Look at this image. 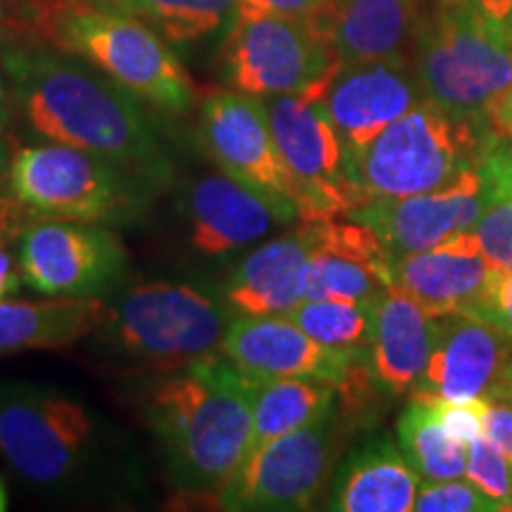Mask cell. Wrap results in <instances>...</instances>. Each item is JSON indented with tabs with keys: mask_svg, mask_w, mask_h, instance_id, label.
Listing matches in <instances>:
<instances>
[{
	"mask_svg": "<svg viewBox=\"0 0 512 512\" xmlns=\"http://www.w3.org/2000/svg\"><path fill=\"white\" fill-rule=\"evenodd\" d=\"M482 320H489L512 335V271H498L484 304Z\"/></svg>",
	"mask_w": 512,
	"mask_h": 512,
	"instance_id": "obj_36",
	"label": "cell"
},
{
	"mask_svg": "<svg viewBox=\"0 0 512 512\" xmlns=\"http://www.w3.org/2000/svg\"><path fill=\"white\" fill-rule=\"evenodd\" d=\"M98 297H50L43 302H0V356L60 349L91 335L105 320Z\"/></svg>",
	"mask_w": 512,
	"mask_h": 512,
	"instance_id": "obj_24",
	"label": "cell"
},
{
	"mask_svg": "<svg viewBox=\"0 0 512 512\" xmlns=\"http://www.w3.org/2000/svg\"><path fill=\"white\" fill-rule=\"evenodd\" d=\"M98 427L72 396L34 384H0V458L38 489H62L86 470Z\"/></svg>",
	"mask_w": 512,
	"mask_h": 512,
	"instance_id": "obj_8",
	"label": "cell"
},
{
	"mask_svg": "<svg viewBox=\"0 0 512 512\" xmlns=\"http://www.w3.org/2000/svg\"><path fill=\"white\" fill-rule=\"evenodd\" d=\"M508 510H512V489H510V503H508Z\"/></svg>",
	"mask_w": 512,
	"mask_h": 512,
	"instance_id": "obj_46",
	"label": "cell"
},
{
	"mask_svg": "<svg viewBox=\"0 0 512 512\" xmlns=\"http://www.w3.org/2000/svg\"><path fill=\"white\" fill-rule=\"evenodd\" d=\"M27 124L50 143L93 152L152 192L174 176L162 138L140 98L81 57L8 43L0 55Z\"/></svg>",
	"mask_w": 512,
	"mask_h": 512,
	"instance_id": "obj_1",
	"label": "cell"
},
{
	"mask_svg": "<svg viewBox=\"0 0 512 512\" xmlns=\"http://www.w3.org/2000/svg\"><path fill=\"white\" fill-rule=\"evenodd\" d=\"M491 202L494 200L479 164L444 190L411 197H380L351 209L347 219L373 230L392 259H396L439 247L460 233L475 230Z\"/></svg>",
	"mask_w": 512,
	"mask_h": 512,
	"instance_id": "obj_14",
	"label": "cell"
},
{
	"mask_svg": "<svg viewBox=\"0 0 512 512\" xmlns=\"http://www.w3.org/2000/svg\"><path fill=\"white\" fill-rule=\"evenodd\" d=\"M176 486L214 494L252 451L249 377L228 358L204 356L159 382L145 408Z\"/></svg>",
	"mask_w": 512,
	"mask_h": 512,
	"instance_id": "obj_3",
	"label": "cell"
},
{
	"mask_svg": "<svg viewBox=\"0 0 512 512\" xmlns=\"http://www.w3.org/2000/svg\"><path fill=\"white\" fill-rule=\"evenodd\" d=\"M418 512H498V505L470 479H422L415 496Z\"/></svg>",
	"mask_w": 512,
	"mask_h": 512,
	"instance_id": "obj_30",
	"label": "cell"
},
{
	"mask_svg": "<svg viewBox=\"0 0 512 512\" xmlns=\"http://www.w3.org/2000/svg\"><path fill=\"white\" fill-rule=\"evenodd\" d=\"M12 152L15 150H10V145L0 138V202L12 197V183H10Z\"/></svg>",
	"mask_w": 512,
	"mask_h": 512,
	"instance_id": "obj_40",
	"label": "cell"
},
{
	"mask_svg": "<svg viewBox=\"0 0 512 512\" xmlns=\"http://www.w3.org/2000/svg\"><path fill=\"white\" fill-rule=\"evenodd\" d=\"M465 477L479 491H484L498 505V510H508L512 489V460L503 456L484 434L467 444Z\"/></svg>",
	"mask_w": 512,
	"mask_h": 512,
	"instance_id": "obj_29",
	"label": "cell"
},
{
	"mask_svg": "<svg viewBox=\"0 0 512 512\" xmlns=\"http://www.w3.org/2000/svg\"><path fill=\"white\" fill-rule=\"evenodd\" d=\"M249 377L252 448L302 430L337 406L335 384L306 377Z\"/></svg>",
	"mask_w": 512,
	"mask_h": 512,
	"instance_id": "obj_25",
	"label": "cell"
},
{
	"mask_svg": "<svg viewBox=\"0 0 512 512\" xmlns=\"http://www.w3.org/2000/svg\"><path fill=\"white\" fill-rule=\"evenodd\" d=\"M415 76L451 117L484 119L512 86V43L465 0H437L415 31Z\"/></svg>",
	"mask_w": 512,
	"mask_h": 512,
	"instance_id": "obj_5",
	"label": "cell"
},
{
	"mask_svg": "<svg viewBox=\"0 0 512 512\" xmlns=\"http://www.w3.org/2000/svg\"><path fill=\"white\" fill-rule=\"evenodd\" d=\"M498 143L501 138L484 119L451 117L422 100L349 159V176L366 202L422 195L456 183Z\"/></svg>",
	"mask_w": 512,
	"mask_h": 512,
	"instance_id": "obj_4",
	"label": "cell"
},
{
	"mask_svg": "<svg viewBox=\"0 0 512 512\" xmlns=\"http://www.w3.org/2000/svg\"><path fill=\"white\" fill-rule=\"evenodd\" d=\"M197 140L223 174L261 192L299 219L297 185L275 145L264 98L240 91L209 93L202 102Z\"/></svg>",
	"mask_w": 512,
	"mask_h": 512,
	"instance_id": "obj_13",
	"label": "cell"
},
{
	"mask_svg": "<svg viewBox=\"0 0 512 512\" xmlns=\"http://www.w3.org/2000/svg\"><path fill=\"white\" fill-rule=\"evenodd\" d=\"M512 358V335L467 313L434 316L432 351L411 396L470 401L494 392Z\"/></svg>",
	"mask_w": 512,
	"mask_h": 512,
	"instance_id": "obj_16",
	"label": "cell"
},
{
	"mask_svg": "<svg viewBox=\"0 0 512 512\" xmlns=\"http://www.w3.org/2000/svg\"><path fill=\"white\" fill-rule=\"evenodd\" d=\"M484 399V437L512 460V396L491 392Z\"/></svg>",
	"mask_w": 512,
	"mask_h": 512,
	"instance_id": "obj_34",
	"label": "cell"
},
{
	"mask_svg": "<svg viewBox=\"0 0 512 512\" xmlns=\"http://www.w3.org/2000/svg\"><path fill=\"white\" fill-rule=\"evenodd\" d=\"M24 283L46 297L93 299L126 273V249L100 223L36 216L19 235Z\"/></svg>",
	"mask_w": 512,
	"mask_h": 512,
	"instance_id": "obj_12",
	"label": "cell"
},
{
	"mask_svg": "<svg viewBox=\"0 0 512 512\" xmlns=\"http://www.w3.org/2000/svg\"><path fill=\"white\" fill-rule=\"evenodd\" d=\"M228 304L188 283H147L128 290L100 328L112 351L174 373L223 344Z\"/></svg>",
	"mask_w": 512,
	"mask_h": 512,
	"instance_id": "obj_6",
	"label": "cell"
},
{
	"mask_svg": "<svg viewBox=\"0 0 512 512\" xmlns=\"http://www.w3.org/2000/svg\"><path fill=\"white\" fill-rule=\"evenodd\" d=\"M432 325V313L399 287H389L373 304V332L363 363L382 394L413 392L430 361Z\"/></svg>",
	"mask_w": 512,
	"mask_h": 512,
	"instance_id": "obj_20",
	"label": "cell"
},
{
	"mask_svg": "<svg viewBox=\"0 0 512 512\" xmlns=\"http://www.w3.org/2000/svg\"><path fill=\"white\" fill-rule=\"evenodd\" d=\"M5 36L86 60L157 110L183 114L195 86L162 34L136 15L76 0H12Z\"/></svg>",
	"mask_w": 512,
	"mask_h": 512,
	"instance_id": "obj_2",
	"label": "cell"
},
{
	"mask_svg": "<svg viewBox=\"0 0 512 512\" xmlns=\"http://www.w3.org/2000/svg\"><path fill=\"white\" fill-rule=\"evenodd\" d=\"M223 356L252 377H306L339 387L363 354H347L316 342L285 316L230 320Z\"/></svg>",
	"mask_w": 512,
	"mask_h": 512,
	"instance_id": "obj_17",
	"label": "cell"
},
{
	"mask_svg": "<svg viewBox=\"0 0 512 512\" xmlns=\"http://www.w3.org/2000/svg\"><path fill=\"white\" fill-rule=\"evenodd\" d=\"M422 100L425 93L408 60H373L342 64L316 102L354 159Z\"/></svg>",
	"mask_w": 512,
	"mask_h": 512,
	"instance_id": "obj_15",
	"label": "cell"
},
{
	"mask_svg": "<svg viewBox=\"0 0 512 512\" xmlns=\"http://www.w3.org/2000/svg\"><path fill=\"white\" fill-rule=\"evenodd\" d=\"M418 22L415 0H335L323 31L344 64L408 60Z\"/></svg>",
	"mask_w": 512,
	"mask_h": 512,
	"instance_id": "obj_23",
	"label": "cell"
},
{
	"mask_svg": "<svg viewBox=\"0 0 512 512\" xmlns=\"http://www.w3.org/2000/svg\"><path fill=\"white\" fill-rule=\"evenodd\" d=\"M498 271L484 256L475 230H467L439 247L396 256L392 285L418 299L432 316L467 313L482 318Z\"/></svg>",
	"mask_w": 512,
	"mask_h": 512,
	"instance_id": "obj_18",
	"label": "cell"
},
{
	"mask_svg": "<svg viewBox=\"0 0 512 512\" xmlns=\"http://www.w3.org/2000/svg\"><path fill=\"white\" fill-rule=\"evenodd\" d=\"M190 242L204 256H228L299 221L268 197L228 174L200 178L185 197Z\"/></svg>",
	"mask_w": 512,
	"mask_h": 512,
	"instance_id": "obj_19",
	"label": "cell"
},
{
	"mask_svg": "<svg viewBox=\"0 0 512 512\" xmlns=\"http://www.w3.org/2000/svg\"><path fill=\"white\" fill-rule=\"evenodd\" d=\"M373 304L351 299H302L283 316L325 347L366 354L373 332Z\"/></svg>",
	"mask_w": 512,
	"mask_h": 512,
	"instance_id": "obj_27",
	"label": "cell"
},
{
	"mask_svg": "<svg viewBox=\"0 0 512 512\" xmlns=\"http://www.w3.org/2000/svg\"><path fill=\"white\" fill-rule=\"evenodd\" d=\"M332 5H335V0H238L235 19L278 15L309 19L320 27L328 19Z\"/></svg>",
	"mask_w": 512,
	"mask_h": 512,
	"instance_id": "obj_33",
	"label": "cell"
},
{
	"mask_svg": "<svg viewBox=\"0 0 512 512\" xmlns=\"http://www.w3.org/2000/svg\"><path fill=\"white\" fill-rule=\"evenodd\" d=\"M313 252L306 223L249 252L223 285L228 309L240 316H283L304 299V275Z\"/></svg>",
	"mask_w": 512,
	"mask_h": 512,
	"instance_id": "obj_21",
	"label": "cell"
},
{
	"mask_svg": "<svg viewBox=\"0 0 512 512\" xmlns=\"http://www.w3.org/2000/svg\"><path fill=\"white\" fill-rule=\"evenodd\" d=\"M479 12L489 27L512 43V0H465Z\"/></svg>",
	"mask_w": 512,
	"mask_h": 512,
	"instance_id": "obj_38",
	"label": "cell"
},
{
	"mask_svg": "<svg viewBox=\"0 0 512 512\" xmlns=\"http://www.w3.org/2000/svg\"><path fill=\"white\" fill-rule=\"evenodd\" d=\"M0 22H3V0H0Z\"/></svg>",
	"mask_w": 512,
	"mask_h": 512,
	"instance_id": "obj_45",
	"label": "cell"
},
{
	"mask_svg": "<svg viewBox=\"0 0 512 512\" xmlns=\"http://www.w3.org/2000/svg\"><path fill=\"white\" fill-rule=\"evenodd\" d=\"M264 105L275 145L297 185L299 221L335 219L361 207L366 200L349 176L347 147L323 107L304 95H268Z\"/></svg>",
	"mask_w": 512,
	"mask_h": 512,
	"instance_id": "obj_11",
	"label": "cell"
},
{
	"mask_svg": "<svg viewBox=\"0 0 512 512\" xmlns=\"http://www.w3.org/2000/svg\"><path fill=\"white\" fill-rule=\"evenodd\" d=\"M238 0H126L128 15L155 27L169 43H195L233 24Z\"/></svg>",
	"mask_w": 512,
	"mask_h": 512,
	"instance_id": "obj_28",
	"label": "cell"
},
{
	"mask_svg": "<svg viewBox=\"0 0 512 512\" xmlns=\"http://www.w3.org/2000/svg\"><path fill=\"white\" fill-rule=\"evenodd\" d=\"M339 441L342 411L332 408L302 430L252 448L219 498L223 510L294 512L309 510L330 482Z\"/></svg>",
	"mask_w": 512,
	"mask_h": 512,
	"instance_id": "obj_10",
	"label": "cell"
},
{
	"mask_svg": "<svg viewBox=\"0 0 512 512\" xmlns=\"http://www.w3.org/2000/svg\"><path fill=\"white\" fill-rule=\"evenodd\" d=\"M34 219V211L24 207L15 195L0 202V247H10L12 242L19 240V235Z\"/></svg>",
	"mask_w": 512,
	"mask_h": 512,
	"instance_id": "obj_37",
	"label": "cell"
},
{
	"mask_svg": "<svg viewBox=\"0 0 512 512\" xmlns=\"http://www.w3.org/2000/svg\"><path fill=\"white\" fill-rule=\"evenodd\" d=\"M5 3H12V0H5Z\"/></svg>",
	"mask_w": 512,
	"mask_h": 512,
	"instance_id": "obj_47",
	"label": "cell"
},
{
	"mask_svg": "<svg viewBox=\"0 0 512 512\" xmlns=\"http://www.w3.org/2000/svg\"><path fill=\"white\" fill-rule=\"evenodd\" d=\"M475 235L491 264L501 271H512V197H496L484 209Z\"/></svg>",
	"mask_w": 512,
	"mask_h": 512,
	"instance_id": "obj_31",
	"label": "cell"
},
{
	"mask_svg": "<svg viewBox=\"0 0 512 512\" xmlns=\"http://www.w3.org/2000/svg\"><path fill=\"white\" fill-rule=\"evenodd\" d=\"M8 119H10V93H8V86H5V81L0 79V133H3Z\"/></svg>",
	"mask_w": 512,
	"mask_h": 512,
	"instance_id": "obj_41",
	"label": "cell"
},
{
	"mask_svg": "<svg viewBox=\"0 0 512 512\" xmlns=\"http://www.w3.org/2000/svg\"><path fill=\"white\" fill-rule=\"evenodd\" d=\"M22 280L24 275L22 266H19V259H15V256L8 252V247H0V302L19 292Z\"/></svg>",
	"mask_w": 512,
	"mask_h": 512,
	"instance_id": "obj_39",
	"label": "cell"
},
{
	"mask_svg": "<svg viewBox=\"0 0 512 512\" xmlns=\"http://www.w3.org/2000/svg\"><path fill=\"white\" fill-rule=\"evenodd\" d=\"M482 171L489 185L491 200L496 197H512V138L498 143L489 157L482 162Z\"/></svg>",
	"mask_w": 512,
	"mask_h": 512,
	"instance_id": "obj_35",
	"label": "cell"
},
{
	"mask_svg": "<svg viewBox=\"0 0 512 512\" xmlns=\"http://www.w3.org/2000/svg\"><path fill=\"white\" fill-rule=\"evenodd\" d=\"M432 406L437 415L439 425L444 427L448 437H453L460 444H470L484 434V399L470 401H448V399H430V396H420Z\"/></svg>",
	"mask_w": 512,
	"mask_h": 512,
	"instance_id": "obj_32",
	"label": "cell"
},
{
	"mask_svg": "<svg viewBox=\"0 0 512 512\" xmlns=\"http://www.w3.org/2000/svg\"><path fill=\"white\" fill-rule=\"evenodd\" d=\"M221 60L233 91L256 98L304 95L313 102L344 64L316 24L278 15L233 19Z\"/></svg>",
	"mask_w": 512,
	"mask_h": 512,
	"instance_id": "obj_9",
	"label": "cell"
},
{
	"mask_svg": "<svg viewBox=\"0 0 512 512\" xmlns=\"http://www.w3.org/2000/svg\"><path fill=\"white\" fill-rule=\"evenodd\" d=\"M494 392H503V394H510V396H512V358H510L508 366H505L503 380L498 382V387L494 389ZM489 394H491V392H489Z\"/></svg>",
	"mask_w": 512,
	"mask_h": 512,
	"instance_id": "obj_42",
	"label": "cell"
},
{
	"mask_svg": "<svg viewBox=\"0 0 512 512\" xmlns=\"http://www.w3.org/2000/svg\"><path fill=\"white\" fill-rule=\"evenodd\" d=\"M399 446L420 479H463L467 467V446L448 437L439 425L432 406L420 396H411L403 408L399 425Z\"/></svg>",
	"mask_w": 512,
	"mask_h": 512,
	"instance_id": "obj_26",
	"label": "cell"
},
{
	"mask_svg": "<svg viewBox=\"0 0 512 512\" xmlns=\"http://www.w3.org/2000/svg\"><path fill=\"white\" fill-rule=\"evenodd\" d=\"M10 183L36 216L110 226L138 219L152 192L121 166L62 143L17 147Z\"/></svg>",
	"mask_w": 512,
	"mask_h": 512,
	"instance_id": "obj_7",
	"label": "cell"
},
{
	"mask_svg": "<svg viewBox=\"0 0 512 512\" xmlns=\"http://www.w3.org/2000/svg\"><path fill=\"white\" fill-rule=\"evenodd\" d=\"M76 3H88V5H100V8L126 10V0H76Z\"/></svg>",
	"mask_w": 512,
	"mask_h": 512,
	"instance_id": "obj_43",
	"label": "cell"
},
{
	"mask_svg": "<svg viewBox=\"0 0 512 512\" xmlns=\"http://www.w3.org/2000/svg\"><path fill=\"white\" fill-rule=\"evenodd\" d=\"M8 503H10V498H8V489H5L3 479H0V512L8 510Z\"/></svg>",
	"mask_w": 512,
	"mask_h": 512,
	"instance_id": "obj_44",
	"label": "cell"
},
{
	"mask_svg": "<svg viewBox=\"0 0 512 512\" xmlns=\"http://www.w3.org/2000/svg\"><path fill=\"white\" fill-rule=\"evenodd\" d=\"M420 475L387 434L356 446L332 475L328 510L337 512H411Z\"/></svg>",
	"mask_w": 512,
	"mask_h": 512,
	"instance_id": "obj_22",
	"label": "cell"
}]
</instances>
